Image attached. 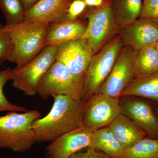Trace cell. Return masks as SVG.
I'll return each mask as SVG.
<instances>
[{
	"label": "cell",
	"instance_id": "obj_25",
	"mask_svg": "<svg viewBox=\"0 0 158 158\" xmlns=\"http://www.w3.org/2000/svg\"><path fill=\"white\" fill-rule=\"evenodd\" d=\"M139 18L158 21V0H144Z\"/></svg>",
	"mask_w": 158,
	"mask_h": 158
},
{
	"label": "cell",
	"instance_id": "obj_6",
	"mask_svg": "<svg viewBox=\"0 0 158 158\" xmlns=\"http://www.w3.org/2000/svg\"><path fill=\"white\" fill-rule=\"evenodd\" d=\"M84 77L71 73L65 65L56 61L40 80L37 94L41 98L65 95L82 100Z\"/></svg>",
	"mask_w": 158,
	"mask_h": 158
},
{
	"label": "cell",
	"instance_id": "obj_5",
	"mask_svg": "<svg viewBox=\"0 0 158 158\" xmlns=\"http://www.w3.org/2000/svg\"><path fill=\"white\" fill-rule=\"evenodd\" d=\"M80 18L87 19L82 38L89 43L94 54L118 34L119 27L113 14L112 0H105L101 6L86 9Z\"/></svg>",
	"mask_w": 158,
	"mask_h": 158
},
{
	"label": "cell",
	"instance_id": "obj_11",
	"mask_svg": "<svg viewBox=\"0 0 158 158\" xmlns=\"http://www.w3.org/2000/svg\"><path fill=\"white\" fill-rule=\"evenodd\" d=\"M118 34L124 46L135 51L158 42V21L139 18L133 22L120 27Z\"/></svg>",
	"mask_w": 158,
	"mask_h": 158
},
{
	"label": "cell",
	"instance_id": "obj_9",
	"mask_svg": "<svg viewBox=\"0 0 158 158\" xmlns=\"http://www.w3.org/2000/svg\"><path fill=\"white\" fill-rule=\"evenodd\" d=\"M137 52L123 48L111 72L97 93L119 99L123 90L135 79L134 66Z\"/></svg>",
	"mask_w": 158,
	"mask_h": 158
},
{
	"label": "cell",
	"instance_id": "obj_7",
	"mask_svg": "<svg viewBox=\"0 0 158 158\" xmlns=\"http://www.w3.org/2000/svg\"><path fill=\"white\" fill-rule=\"evenodd\" d=\"M58 45L46 46L31 62L11 69L12 86L27 96L36 95L40 80L56 62Z\"/></svg>",
	"mask_w": 158,
	"mask_h": 158
},
{
	"label": "cell",
	"instance_id": "obj_15",
	"mask_svg": "<svg viewBox=\"0 0 158 158\" xmlns=\"http://www.w3.org/2000/svg\"><path fill=\"white\" fill-rule=\"evenodd\" d=\"M87 27V21L81 18L74 21L64 20L51 25L44 41L45 46L81 38Z\"/></svg>",
	"mask_w": 158,
	"mask_h": 158
},
{
	"label": "cell",
	"instance_id": "obj_10",
	"mask_svg": "<svg viewBox=\"0 0 158 158\" xmlns=\"http://www.w3.org/2000/svg\"><path fill=\"white\" fill-rule=\"evenodd\" d=\"M94 54L89 43L81 38L59 44L56 60L63 64L74 75L84 77Z\"/></svg>",
	"mask_w": 158,
	"mask_h": 158
},
{
	"label": "cell",
	"instance_id": "obj_24",
	"mask_svg": "<svg viewBox=\"0 0 158 158\" xmlns=\"http://www.w3.org/2000/svg\"><path fill=\"white\" fill-rule=\"evenodd\" d=\"M4 27L0 23V63L9 60L13 49L12 41Z\"/></svg>",
	"mask_w": 158,
	"mask_h": 158
},
{
	"label": "cell",
	"instance_id": "obj_16",
	"mask_svg": "<svg viewBox=\"0 0 158 158\" xmlns=\"http://www.w3.org/2000/svg\"><path fill=\"white\" fill-rule=\"evenodd\" d=\"M108 127L125 149L132 147L146 136L132 119L123 113Z\"/></svg>",
	"mask_w": 158,
	"mask_h": 158
},
{
	"label": "cell",
	"instance_id": "obj_30",
	"mask_svg": "<svg viewBox=\"0 0 158 158\" xmlns=\"http://www.w3.org/2000/svg\"><path fill=\"white\" fill-rule=\"evenodd\" d=\"M154 110L157 116L158 117V107L155 108Z\"/></svg>",
	"mask_w": 158,
	"mask_h": 158
},
{
	"label": "cell",
	"instance_id": "obj_17",
	"mask_svg": "<svg viewBox=\"0 0 158 158\" xmlns=\"http://www.w3.org/2000/svg\"><path fill=\"white\" fill-rule=\"evenodd\" d=\"M89 150L101 151L111 158H122L125 149L109 127L92 132Z\"/></svg>",
	"mask_w": 158,
	"mask_h": 158
},
{
	"label": "cell",
	"instance_id": "obj_18",
	"mask_svg": "<svg viewBox=\"0 0 158 158\" xmlns=\"http://www.w3.org/2000/svg\"><path fill=\"white\" fill-rule=\"evenodd\" d=\"M131 96L148 99L158 104V73L134 79L121 95Z\"/></svg>",
	"mask_w": 158,
	"mask_h": 158
},
{
	"label": "cell",
	"instance_id": "obj_2",
	"mask_svg": "<svg viewBox=\"0 0 158 158\" xmlns=\"http://www.w3.org/2000/svg\"><path fill=\"white\" fill-rule=\"evenodd\" d=\"M51 25L35 21L24 20L4 29L13 44L8 61L20 67L31 62L45 47L44 41Z\"/></svg>",
	"mask_w": 158,
	"mask_h": 158
},
{
	"label": "cell",
	"instance_id": "obj_27",
	"mask_svg": "<svg viewBox=\"0 0 158 158\" xmlns=\"http://www.w3.org/2000/svg\"><path fill=\"white\" fill-rule=\"evenodd\" d=\"M108 156L103 152H99L96 150L88 149L86 152H78L73 154L69 158H107Z\"/></svg>",
	"mask_w": 158,
	"mask_h": 158
},
{
	"label": "cell",
	"instance_id": "obj_23",
	"mask_svg": "<svg viewBox=\"0 0 158 158\" xmlns=\"http://www.w3.org/2000/svg\"><path fill=\"white\" fill-rule=\"evenodd\" d=\"M11 69L9 67L0 71V113L2 111H15L25 112L26 108L13 104L7 99L4 93V87L9 80L11 79Z\"/></svg>",
	"mask_w": 158,
	"mask_h": 158
},
{
	"label": "cell",
	"instance_id": "obj_31",
	"mask_svg": "<svg viewBox=\"0 0 158 158\" xmlns=\"http://www.w3.org/2000/svg\"><path fill=\"white\" fill-rule=\"evenodd\" d=\"M156 47L158 53V42L156 44Z\"/></svg>",
	"mask_w": 158,
	"mask_h": 158
},
{
	"label": "cell",
	"instance_id": "obj_13",
	"mask_svg": "<svg viewBox=\"0 0 158 158\" xmlns=\"http://www.w3.org/2000/svg\"><path fill=\"white\" fill-rule=\"evenodd\" d=\"M120 104L123 114L132 119L148 137L158 139V117L149 104L136 99H125Z\"/></svg>",
	"mask_w": 158,
	"mask_h": 158
},
{
	"label": "cell",
	"instance_id": "obj_19",
	"mask_svg": "<svg viewBox=\"0 0 158 158\" xmlns=\"http://www.w3.org/2000/svg\"><path fill=\"white\" fill-rule=\"evenodd\" d=\"M158 73V53L156 44H152L137 51L135 66V78Z\"/></svg>",
	"mask_w": 158,
	"mask_h": 158
},
{
	"label": "cell",
	"instance_id": "obj_28",
	"mask_svg": "<svg viewBox=\"0 0 158 158\" xmlns=\"http://www.w3.org/2000/svg\"><path fill=\"white\" fill-rule=\"evenodd\" d=\"M40 1V0H20L25 12L34 7Z\"/></svg>",
	"mask_w": 158,
	"mask_h": 158
},
{
	"label": "cell",
	"instance_id": "obj_8",
	"mask_svg": "<svg viewBox=\"0 0 158 158\" xmlns=\"http://www.w3.org/2000/svg\"><path fill=\"white\" fill-rule=\"evenodd\" d=\"M121 113L119 99L97 93L85 102L82 125L94 132L108 127Z\"/></svg>",
	"mask_w": 158,
	"mask_h": 158
},
{
	"label": "cell",
	"instance_id": "obj_33",
	"mask_svg": "<svg viewBox=\"0 0 158 158\" xmlns=\"http://www.w3.org/2000/svg\"><path fill=\"white\" fill-rule=\"evenodd\" d=\"M143 1H144V0H143Z\"/></svg>",
	"mask_w": 158,
	"mask_h": 158
},
{
	"label": "cell",
	"instance_id": "obj_20",
	"mask_svg": "<svg viewBox=\"0 0 158 158\" xmlns=\"http://www.w3.org/2000/svg\"><path fill=\"white\" fill-rule=\"evenodd\" d=\"M142 3V0H112L113 14L119 28L139 18Z\"/></svg>",
	"mask_w": 158,
	"mask_h": 158
},
{
	"label": "cell",
	"instance_id": "obj_14",
	"mask_svg": "<svg viewBox=\"0 0 158 158\" xmlns=\"http://www.w3.org/2000/svg\"><path fill=\"white\" fill-rule=\"evenodd\" d=\"M73 0H40L26 11L24 20L53 24L66 19L67 9Z\"/></svg>",
	"mask_w": 158,
	"mask_h": 158
},
{
	"label": "cell",
	"instance_id": "obj_21",
	"mask_svg": "<svg viewBox=\"0 0 158 158\" xmlns=\"http://www.w3.org/2000/svg\"><path fill=\"white\" fill-rule=\"evenodd\" d=\"M122 158H158V139L145 137L125 149Z\"/></svg>",
	"mask_w": 158,
	"mask_h": 158
},
{
	"label": "cell",
	"instance_id": "obj_1",
	"mask_svg": "<svg viewBox=\"0 0 158 158\" xmlns=\"http://www.w3.org/2000/svg\"><path fill=\"white\" fill-rule=\"evenodd\" d=\"M48 114L35 120L33 129L38 143L52 141L82 126L85 102L65 95H54Z\"/></svg>",
	"mask_w": 158,
	"mask_h": 158
},
{
	"label": "cell",
	"instance_id": "obj_3",
	"mask_svg": "<svg viewBox=\"0 0 158 158\" xmlns=\"http://www.w3.org/2000/svg\"><path fill=\"white\" fill-rule=\"evenodd\" d=\"M41 117L37 110L21 113L10 111L0 116V148L17 152H25L31 149L37 142L33 123Z\"/></svg>",
	"mask_w": 158,
	"mask_h": 158
},
{
	"label": "cell",
	"instance_id": "obj_4",
	"mask_svg": "<svg viewBox=\"0 0 158 158\" xmlns=\"http://www.w3.org/2000/svg\"><path fill=\"white\" fill-rule=\"evenodd\" d=\"M124 46L121 37L117 34L98 52L94 54L84 77L82 101L86 102L97 94Z\"/></svg>",
	"mask_w": 158,
	"mask_h": 158
},
{
	"label": "cell",
	"instance_id": "obj_22",
	"mask_svg": "<svg viewBox=\"0 0 158 158\" xmlns=\"http://www.w3.org/2000/svg\"><path fill=\"white\" fill-rule=\"evenodd\" d=\"M0 9L6 19V26L14 25L24 20L25 11L20 0H0Z\"/></svg>",
	"mask_w": 158,
	"mask_h": 158
},
{
	"label": "cell",
	"instance_id": "obj_12",
	"mask_svg": "<svg viewBox=\"0 0 158 158\" xmlns=\"http://www.w3.org/2000/svg\"><path fill=\"white\" fill-rule=\"evenodd\" d=\"M92 132L83 125L51 141L44 158H69L73 154L90 145Z\"/></svg>",
	"mask_w": 158,
	"mask_h": 158
},
{
	"label": "cell",
	"instance_id": "obj_32",
	"mask_svg": "<svg viewBox=\"0 0 158 158\" xmlns=\"http://www.w3.org/2000/svg\"><path fill=\"white\" fill-rule=\"evenodd\" d=\"M107 158H111L110 157H109V156H108Z\"/></svg>",
	"mask_w": 158,
	"mask_h": 158
},
{
	"label": "cell",
	"instance_id": "obj_26",
	"mask_svg": "<svg viewBox=\"0 0 158 158\" xmlns=\"http://www.w3.org/2000/svg\"><path fill=\"white\" fill-rule=\"evenodd\" d=\"M87 9L84 0H73L67 9L66 19L74 21L78 19Z\"/></svg>",
	"mask_w": 158,
	"mask_h": 158
},
{
	"label": "cell",
	"instance_id": "obj_29",
	"mask_svg": "<svg viewBox=\"0 0 158 158\" xmlns=\"http://www.w3.org/2000/svg\"><path fill=\"white\" fill-rule=\"evenodd\" d=\"M87 7L89 8H95L101 6L105 0H84Z\"/></svg>",
	"mask_w": 158,
	"mask_h": 158
}]
</instances>
